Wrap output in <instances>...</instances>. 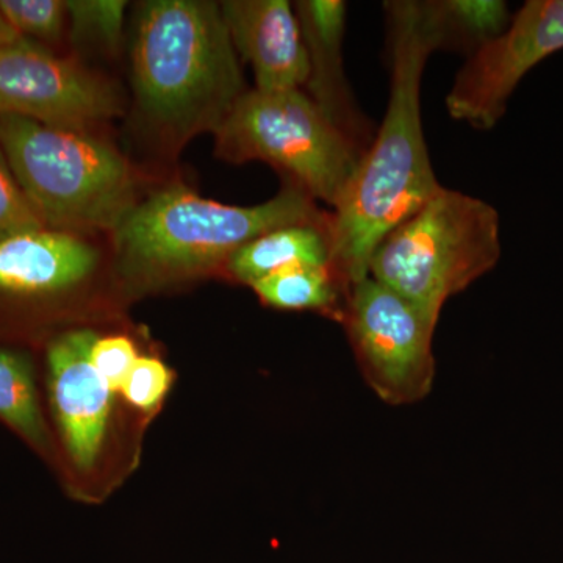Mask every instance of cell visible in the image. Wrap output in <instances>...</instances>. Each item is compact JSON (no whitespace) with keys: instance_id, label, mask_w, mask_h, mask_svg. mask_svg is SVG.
I'll return each instance as SVG.
<instances>
[{"instance_id":"44dd1931","label":"cell","mask_w":563,"mask_h":563,"mask_svg":"<svg viewBox=\"0 0 563 563\" xmlns=\"http://www.w3.org/2000/svg\"><path fill=\"white\" fill-rule=\"evenodd\" d=\"M173 383L168 366L155 357H139L125 377L121 391L141 410H152L165 398Z\"/></svg>"},{"instance_id":"603a6c76","label":"cell","mask_w":563,"mask_h":563,"mask_svg":"<svg viewBox=\"0 0 563 563\" xmlns=\"http://www.w3.org/2000/svg\"><path fill=\"white\" fill-rule=\"evenodd\" d=\"M18 36L20 35H18L16 31L11 27L9 21L5 20L2 11H0V49H2V47L9 46V44L13 43Z\"/></svg>"},{"instance_id":"9a60e30c","label":"cell","mask_w":563,"mask_h":563,"mask_svg":"<svg viewBox=\"0 0 563 563\" xmlns=\"http://www.w3.org/2000/svg\"><path fill=\"white\" fill-rule=\"evenodd\" d=\"M426 31L437 49L476 52L510 24L509 7L499 0L420 2Z\"/></svg>"},{"instance_id":"7c38bea8","label":"cell","mask_w":563,"mask_h":563,"mask_svg":"<svg viewBox=\"0 0 563 563\" xmlns=\"http://www.w3.org/2000/svg\"><path fill=\"white\" fill-rule=\"evenodd\" d=\"M301 27L309 80V98L321 113L363 152L373 143L372 122L358 109L343 66L346 3L342 0H301L295 3Z\"/></svg>"},{"instance_id":"277c9868","label":"cell","mask_w":563,"mask_h":563,"mask_svg":"<svg viewBox=\"0 0 563 563\" xmlns=\"http://www.w3.org/2000/svg\"><path fill=\"white\" fill-rule=\"evenodd\" d=\"M0 150L43 224L52 231H110L136 203L135 174L110 143L0 114Z\"/></svg>"},{"instance_id":"9c48e42d","label":"cell","mask_w":563,"mask_h":563,"mask_svg":"<svg viewBox=\"0 0 563 563\" xmlns=\"http://www.w3.org/2000/svg\"><path fill=\"white\" fill-rule=\"evenodd\" d=\"M563 49V0H529L506 31L472 54L446 96L448 113L490 131L520 81L544 58Z\"/></svg>"},{"instance_id":"8fae6325","label":"cell","mask_w":563,"mask_h":563,"mask_svg":"<svg viewBox=\"0 0 563 563\" xmlns=\"http://www.w3.org/2000/svg\"><path fill=\"white\" fill-rule=\"evenodd\" d=\"M220 9L236 54L254 70L255 90H301L309 58L295 7L287 0H225Z\"/></svg>"},{"instance_id":"5b68a950","label":"cell","mask_w":563,"mask_h":563,"mask_svg":"<svg viewBox=\"0 0 563 563\" xmlns=\"http://www.w3.org/2000/svg\"><path fill=\"white\" fill-rule=\"evenodd\" d=\"M499 258L498 210L443 187L385 236L368 273L439 322L448 299L490 273Z\"/></svg>"},{"instance_id":"ffe728a7","label":"cell","mask_w":563,"mask_h":563,"mask_svg":"<svg viewBox=\"0 0 563 563\" xmlns=\"http://www.w3.org/2000/svg\"><path fill=\"white\" fill-rule=\"evenodd\" d=\"M47 229L40 220L20 184L14 179L5 154L0 150V242L20 233Z\"/></svg>"},{"instance_id":"ac0fdd59","label":"cell","mask_w":563,"mask_h":563,"mask_svg":"<svg viewBox=\"0 0 563 563\" xmlns=\"http://www.w3.org/2000/svg\"><path fill=\"white\" fill-rule=\"evenodd\" d=\"M0 11L18 35L36 43H57L68 22L65 0H0Z\"/></svg>"},{"instance_id":"30bf717a","label":"cell","mask_w":563,"mask_h":563,"mask_svg":"<svg viewBox=\"0 0 563 563\" xmlns=\"http://www.w3.org/2000/svg\"><path fill=\"white\" fill-rule=\"evenodd\" d=\"M96 332L79 329L52 339L46 350L52 412L66 450L79 468H91L101 451L113 390L91 361Z\"/></svg>"},{"instance_id":"5bb4252c","label":"cell","mask_w":563,"mask_h":563,"mask_svg":"<svg viewBox=\"0 0 563 563\" xmlns=\"http://www.w3.org/2000/svg\"><path fill=\"white\" fill-rule=\"evenodd\" d=\"M331 222L296 224L274 229L243 244L229 257L225 268L233 279L252 287L255 282L285 269L331 266Z\"/></svg>"},{"instance_id":"2e32d148","label":"cell","mask_w":563,"mask_h":563,"mask_svg":"<svg viewBox=\"0 0 563 563\" xmlns=\"http://www.w3.org/2000/svg\"><path fill=\"white\" fill-rule=\"evenodd\" d=\"M0 421L41 454L52 453L41 409L35 366L25 352L0 347Z\"/></svg>"},{"instance_id":"d6986e66","label":"cell","mask_w":563,"mask_h":563,"mask_svg":"<svg viewBox=\"0 0 563 563\" xmlns=\"http://www.w3.org/2000/svg\"><path fill=\"white\" fill-rule=\"evenodd\" d=\"M73 35L113 51L120 46L128 2L122 0H66Z\"/></svg>"},{"instance_id":"8992f818","label":"cell","mask_w":563,"mask_h":563,"mask_svg":"<svg viewBox=\"0 0 563 563\" xmlns=\"http://www.w3.org/2000/svg\"><path fill=\"white\" fill-rule=\"evenodd\" d=\"M214 139L222 161L269 163L331 207L362 158L302 90L244 92Z\"/></svg>"},{"instance_id":"4fadbf2b","label":"cell","mask_w":563,"mask_h":563,"mask_svg":"<svg viewBox=\"0 0 563 563\" xmlns=\"http://www.w3.org/2000/svg\"><path fill=\"white\" fill-rule=\"evenodd\" d=\"M99 262V252L76 233H20L0 242V301L38 302L77 287Z\"/></svg>"},{"instance_id":"3957f363","label":"cell","mask_w":563,"mask_h":563,"mask_svg":"<svg viewBox=\"0 0 563 563\" xmlns=\"http://www.w3.org/2000/svg\"><path fill=\"white\" fill-rule=\"evenodd\" d=\"M332 213L287 181L269 201L228 206L169 185L136 202L114 229L121 272L136 280L190 276L228 263L251 240L285 225L329 224Z\"/></svg>"},{"instance_id":"7a4b0ae2","label":"cell","mask_w":563,"mask_h":563,"mask_svg":"<svg viewBox=\"0 0 563 563\" xmlns=\"http://www.w3.org/2000/svg\"><path fill=\"white\" fill-rule=\"evenodd\" d=\"M239 58L220 3H141L131 52L140 113L174 146L214 135L247 91Z\"/></svg>"},{"instance_id":"e0dca14e","label":"cell","mask_w":563,"mask_h":563,"mask_svg":"<svg viewBox=\"0 0 563 563\" xmlns=\"http://www.w3.org/2000/svg\"><path fill=\"white\" fill-rule=\"evenodd\" d=\"M266 306L280 310H312L342 322L347 292L331 266H296L252 285Z\"/></svg>"},{"instance_id":"52a82bcc","label":"cell","mask_w":563,"mask_h":563,"mask_svg":"<svg viewBox=\"0 0 563 563\" xmlns=\"http://www.w3.org/2000/svg\"><path fill=\"white\" fill-rule=\"evenodd\" d=\"M342 324L363 379L380 401L398 407L428 398L439 322L368 276L347 292Z\"/></svg>"},{"instance_id":"ba28073f","label":"cell","mask_w":563,"mask_h":563,"mask_svg":"<svg viewBox=\"0 0 563 563\" xmlns=\"http://www.w3.org/2000/svg\"><path fill=\"white\" fill-rule=\"evenodd\" d=\"M121 113L120 95L109 81L73 58L24 36L0 49V114L90 132Z\"/></svg>"},{"instance_id":"7402d4cb","label":"cell","mask_w":563,"mask_h":563,"mask_svg":"<svg viewBox=\"0 0 563 563\" xmlns=\"http://www.w3.org/2000/svg\"><path fill=\"white\" fill-rule=\"evenodd\" d=\"M136 358L135 344L128 336H98L91 347L92 365L113 391L121 390Z\"/></svg>"},{"instance_id":"6da1fadb","label":"cell","mask_w":563,"mask_h":563,"mask_svg":"<svg viewBox=\"0 0 563 563\" xmlns=\"http://www.w3.org/2000/svg\"><path fill=\"white\" fill-rule=\"evenodd\" d=\"M390 49V99L379 131L333 207L332 273L350 291L369 276L385 236L432 199L442 185L433 173L421 120V79L433 41L420 3H385Z\"/></svg>"}]
</instances>
